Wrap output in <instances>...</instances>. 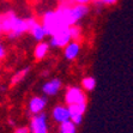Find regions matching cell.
I'll return each mask as SVG.
<instances>
[{
	"label": "cell",
	"instance_id": "cell-12",
	"mask_svg": "<svg viewBox=\"0 0 133 133\" xmlns=\"http://www.w3.org/2000/svg\"><path fill=\"white\" fill-rule=\"evenodd\" d=\"M30 32H31L32 37H34L36 41H42L44 38V36L47 35L44 26L42 24H40V23H37V22H36V24L31 28Z\"/></svg>",
	"mask_w": 133,
	"mask_h": 133
},
{
	"label": "cell",
	"instance_id": "cell-24",
	"mask_svg": "<svg viewBox=\"0 0 133 133\" xmlns=\"http://www.w3.org/2000/svg\"><path fill=\"white\" fill-rule=\"evenodd\" d=\"M9 122H10V125H11V126H15V122H13V121H12V120H10V121H9Z\"/></svg>",
	"mask_w": 133,
	"mask_h": 133
},
{
	"label": "cell",
	"instance_id": "cell-16",
	"mask_svg": "<svg viewBox=\"0 0 133 133\" xmlns=\"http://www.w3.org/2000/svg\"><path fill=\"white\" fill-rule=\"evenodd\" d=\"M95 85H96V81L92 77H87L82 81V87L87 91H92L95 89Z\"/></svg>",
	"mask_w": 133,
	"mask_h": 133
},
{
	"label": "cell",
	"instance_id": "cell-7",
	"mask_svg": "<svg viewBox=\"0 0 133 133\" xmlns=\"http://www.w3.org/2000/svg\"><path fill=\"white\" fill-rule=\"evenodd\" d=\"M53 119L59 122V124H62L65 121L71 120V114H70V110H68V107H64V105H56L55 108L53 109Z\"/></svg>",
	"mask_w": 133,
	"mask_h": 133
},
{
	"label": "cell",
	"instance_id": "cell-2",
	"mask_svg": "<svg viewBox=\"0 0 133 133\" xmlns=\"http://www.w3.org/2000/svg\"><path fill=\"white\" fill-rule=\"evenodd\" d=\"M71 40H72V35L70 28H64L58 31L56 34L53 35L49 44L53 48H64L71 42Z\"/></svg>",
	"mask_w": 133,
	"mask_h": 133
},
{
	"label": "cell",
	"instance_id": "cell-5",
	"mask_svg": "<svg viewBox=\"0 0 133 133\" xmlns=\"http://www.w3.org/2000/svg\"><path fill=\"white\" fill-rule=\"evenodd\" d=\"M31 133H48V126H47V116L44 113L34 115L30 122Z\"/></svg>",
	"mask_w": 133,
	"mask_h": 133
},
{
	"label": "cell",
	"instance_id": "cell-21",
	"mask_svg": "<svg viewBox=\"0 0 133 133\" xmlns=\"http://www.w3.org/2000/svg\"><path fill=\"white\" fill-rule=\"evenodd\" d=\"M102 4H104V5H114L118 0H99Z\"/></svg>",
	"mask_w": 133,
	"mask_h": 133
},
{
	"label": "cell",
	"instance_id": "cell-13",
	"mask_svg": "<svg viewBox=\"0 0 133 133\" xmlns=\"http://www.w3.org/2000/svg\"><path fill=\"white\" fill-rule=\"evenodd\" d=\"M48 48H49V44L46 43V42H40V43L36 46L34 50V56L36 60H41L43 59L46 54L48 53Z\"/></svg>",
	"mask_w": 133,
	"mask_h": 133
},
{
	"label": "cell",
	"instance_id": "cell-1",
	"mask_svg": "<svg viewBox=\"0 0 133 133\" xmlns=\"http://www.w3.org/2000/svg\"><path fill=\"white\" fill-rule=\"evenodd\" d=\"M42 25L46 29L47 35H49V36H53L64 28H70L66 25V23L64 22V19L61 18V16L58 11H48L44 13L43 18H42Z\"/></svg>",
	"mask_w": 133,
	"mask_h": 133
},
{
	"label": "cell",
	"instance_id": "cell-22",
	"mask_svg": "<svg viewBox=\"0 0 133 133\" xmlns=\"http://www.w3.org/2000/svg\"><path fill=\"white\" fill-rule=\"evenodd\" d=\"M73 3H76V4H83V5H87L89 1H91V0H72Z\"/></svg>",
	"mask_w": 133,
	"mask_h": 133
},
{
	"label": "cell",
	"instance_id": "cell-9",
	"mask_svg": "<svg viewBox=\"0 0 133 133\" xmlns=\"http://www.w3.org/2000/svg\"><path fill=\"white\" fill-rule=\"evenodd\" d=\"M47 104V98L46 97H32L29 102V110L30 113H32L34 115H37V114H41L42 110L44 109Z\"/></svg>",
	"mask_w": 133,
	"mask_h": 133
},
{
	"label": "cell",
	"instance_id": "cell-15",
	"mask_svg": "<svg viewBox=\"0 0 133 133\" xmlns=\"http://www.w3.org/2000/svg\"><path fill=\"white\" fill-rule=\"evenodd\" d=\"M76 125L72 120H68L60 124L59 127V132L60 133H76Z\"/></svg>",
	"mask_w": 133,
	"mask_h": 133
},
{
	"label": "cell",
	"instance_id": "cell-18",
	"mask_svg": "<svg viewBox=\"0 0 133 133\" xmlns=\"http://www.w3.org/2000/svg\"><path fill=\"white\" fill-rule=\"evenodd\" d=\"M70 30H71V35H72V38H73L74 41H77L81 38V35H82V30L81 28L78 26V25H72V26H70Z\"/></svg>",
	"mask_w": 133,
	"mask_h": 133
},
{
	"label": "cell",
	"instance_id": "cell-17",
	"mask_svg": "<svg viewBox=\"0 0 133 133\" xmlns=\"http://www.w3.org/2000/svg\"><path fill=\"white\" fill-rule=\"evenodd\" d=\"M28 72H29V68H24V70H22V71H19L18 73H16L15 76L12 77V79H11V85H16L17 83H19V82L22 81L23 78L28 74Z\"/></svg>",
	"mask_w": 133,
	"mask_h": 133
},
{
	"label": "cell",
	"instance_id": "cell-20",
	"mask_svg": "<svg viewBox=\"0 0 133 133\" xmlns=\"http://www.w3.org/2000/svg\"><path fill=\"white\" fill-rule=\"evenodd\" d=\"M71 120L74 122L76 126H78V125H81L82 120H83V115H76V116H72Z\"/></svg>",
	"mask_w": 133,
	"mask_h": 133
},
{
	"label": "cell",
	"instance_id": "cell-23",
	"mask_svg": "<svg viewBox=\"0 0 133 133\" xmlns=\"http://www.w3.org/2000/svg\"><path fill=\"white\" fill-rule=\"evenodd\" d=\"M5 58V48H4V46L0 47V59H4Z\"/></svg>",
	"mask_w": 133,
	"mask_h": 133
},
{
	"label": "cell",
	"instance_id": "cell-10",
	"mask_svg": "<svg viewBox=\"0 0 133 133\" xmlns=\"http://www.w3.org/2000/svg\"><path fill=\"white\" fill-rule=\"evenodd\" d=\"M61 89V82L60 79H52V81L47 82L43 85V92L48 96H54L59 92V90Z\"/></svg>",
	"mask_w": 133,
	"mask_h": 133
},
{
	"label": "cell",
	"instance_id": "cell-8",
	"mask_svg": "<svg viewBox=\"0 0 133 133\" xmlns=\"http://www.w3.org/2000/svg\"><path fill=\"white\" fill-rule=\"evenodd\" d=\"M89 12V7L87 5H83V4H76L73 6H71V18H72V24H76V23L82 19L84 16H87Z\"/></svg>",
	"mask_w": 133,
	"mask_h": 133
},
{
	"label": "cell",
	"instance_id": "cell-19",
	"mask_svg": "<svg viewBox=\"0 0 133 133\" xmlns=\"http://www.w3.org/2000/svg\"><path fill=\"white\" fill-rule=\"evenodd\" d=\"M15 133H31V130H30V127H18L17 130L15 131Z\"/></svg>",
	"mask_w": 133,
	"mask_h": 133
},
{
	"label": "cell",
	"instance_id": "cell-11",
	"mask_svg": "<svg viewBox=\"0 0 133 133\" xmlns=\"http://www.w3.org/2000/svg\"><path fill=\"white\" fill-rule=\"evenodd\" d=\"M79 50H81V46L77 41H73V42H70L67 46L65 47V58L67 60H74L79 54Z\"/></svg>",
	"mask_w": 133,
	"mask_h": 133
},
{
	"label": "cell",
	"instance_id": "cell-4",
	"mask_svg": "<svg viewBox=\"0 0 133 133\" xmlns=\"http://www.w3.org/2000/svg\"><path fill=\"white\" fill-rule=\"evenodd\" d=\"M26 31H30V26H29L28 23V18L26 19H22V18H16L15 23H13V26L11 29L9 34H7V37L13 40V38H17L21 35H23Z\"/></svg>",
	"mask_w": 133,
	"mask_h": 133
},
{
	"label": "cell",
	"instance_id": "cell-6",
	"mask_svg": "<svg viewBox=\"0 0 133 133\" xmlns=\"http://www.w3.org/2000/svg\"><path fill=\"white\" fill-rule=\"evenodd\" d=\"M17 16L13 12L9 11V12L1 15V19H0V31L3 34H9L11 29L13 26V23H15Z\"/></svg>",
	"mask_w": 133,
	"mask_h": 133
},
{
	"label": "cell",
	"instance_id": "cell-3",
	"mask_svg": "<svg viewBox=\"0 0 133 133\" xmlns=\"http://www.w3.org/2000/svg\"><path fill=\"white\" fill-rule=\"evenodd\" d=\"M65 101L68 105L71 104H78V103H87V96L82 89L77 87L70 88L66 91Z\"/></svg>",
	"mask_w": 133,
	"mask_h": 133
},
{
	"label": "cell",
	"instance_id": "cell-14",
	"mask_svg": "<svg viewBox=\"0 0 133 133\" xmlns=\"http://www.w3.org/2000/svg\"><path fill=\"white\" fill-rule=\"evenodd\" d=\"M68 110H70V114L72 116H76V115H83L87 110V103H78V104H71L68 105Z\"/></svg>",
	"mask_w": 133,
	"mask_h": 133
}]
</instances>
